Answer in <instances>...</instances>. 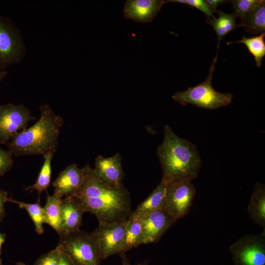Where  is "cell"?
Listing matches in <instances>:
<instances>
[{
	"label": "cell",
	"instance_id": "1",
	"mask_svg": "<svg viewBox=\"0 0 265 265\" xmlns=\"http://www.w3.org/2000/svg\"><path fill=\"white\" fill-rule=\"evenodd\" d=\"M163 136L157 151L162 170L160 183L168 186L197 178L202 160L195 145L179 137L167 125L164 127Z\"/></svg>",
	"mask_w": 265,
	"mask_h": 265
},
{
	"label": "cell",
	"instance_id": "2",
	"mask_svg": "<svg viewBox=\"0 0 265 265\" xmlns=\"http://www.w3.org/2000/svg\"><path fill=\"white\" fill-rule=\"evenodd\" d=\"M38 120L31 127L15 133L6 144L8 150L15 156L54 153L64 119L50 106L39 107Z\"/></svg>",
	"mask_w": 265,
	"mask_h": 265
},
{
	"label": "cell",
	"instance_id": "3",
	"mask_svg": "<svg viewBox=\"0 0 265 265\" xmlns=\"http://www.w3.org/2000/svg\"><path fill=\"white\" fill-rule=\"evenodd\" d=\"M73 197L84 212L96 216L99 224L126 220L132 212L129 192L123 185L97 197Z\"/></svg>",
	"mask_w": 265,
	"mask_h": 265
},
{
	"label": "cell",
	"instance_id": "4",
	"mask_svg": "<svg viewBox=\"0 0 265 265\" xmlns=\"http://www.w3.org/2000/svg\"><path fill=\"white\" fill-rule=\"evenodd\" d=\"M216 55L210 68L207 79L193 87H189L183 92H177L172 99L180 104H188L207 109H215L230 105L234 96L229 93H220L215 90L212 85L213 73L217 59Z\"/></svg>",
	"mask_w": 265,
	"mask_h": 265
},
{
	"label": "cell",
	"instance_id": "5",
	"mask_svg": "<svg viewBox=\"0 0 265 265\" xmlns=\"http://www.w3.org/2000/svg\"><path fill=\"white\" fill-rule=\"evenodd\" d=\"M59 237L57 246L73 265H100V248L92 232L80 230Z\"/></svg>",
	"mask_w": 265,
	"mask_h": 265
},
{
	"label": "cell",
	"instance_id": "6",
	"mask_svg": "<svg viewBox=\"0 0 265 265\" xmlns=\"http://www.w3.org/2000/svg\"><path fill=\"white\" fill-rule=\"evenodd\" d=\"M235 265H265V229L241 237L229 248Z\"/></svg>",
	"mask_w": 265,
	"mask_h": 265
},
{
	"label": "cell",
	"instance_id": "7",
	"mask_svg": "<svg viewBox=\"0 0 265 265\" xmlns=\"http://www.w3.org/2000/svg\"><path fill=\"white\" fill-rule=\"evenodd\" d=\"M25 53L20 32L9 18L0 15V68L18 63Z\"/></svg>",
	"mask_w": 265,
	"mask_h": 265
},
{
	"label": "cell",
	"instance_id": "8",
	"mask_svg": "<svg viewBox=\"0 0 265 265\" xmlns=\"http://www.w3.org/2000/svg\"><path fill=\"white\" fill-rule=\"evenodd\" d=\"M191 181L184 180L167 186L164 211L176 220L187 215L196 194Z\"/></svg>",
	"mask_w": 265,
	"mask_h": 265
},
{
	"label": "cell",
	"instance_id": "9",
	"mask_svg": "<svg viewBox=\"0 0 265 265\" xmlns=\"http://www.w3.org/2000/svg\"><path fill=\"white\" fill-rule=\"evenodd\" d=\"M35 119L22 104L0 105V144H7L15 133L26 129L28 123Z\"/></svg>",
	"mask_w": 265,
	"mask_h": 265
},
{
	"label": "cell",
	"instance_id": "10",
	"mask_svg": "<svg viewBox=\"0 0 265 265\" xmlns=\"http://www.w3.org/2000/svg\"><path fill=\"white\" fill-rule=\"evenodd\" d=\"M127 219L99 224L92 232L98 242L102 259L123 253Z\"/></svg>",
	"mask_w": 265,
	"mask_h": 265
},
{
	"label": "cell",
	"instance_id": "11",
	"mask_svg": "<svg viewBox=\"0 0 265 265\" xmlns=\"http://www.w3.org/2000/svg\"><path fill=\"white\" fill-rule=\"evenodd\" d=\"M140 217L142 225L141 244L159 241L177 220L164 210L156 211Z\"/></svg>",
	"mask_w": 265,
	"mask_h": 265
},
{
	"label": "cell",
	"instance_id": "12",
	"mask_svg": "<svg viewBox=\"0 0 265 265\" xmlns=\"http://www.w3.org/2000/svg\"><path fill=\"white\" fill-rule=\"evenodd\" d=\"M93 169L97 177L109 187L117 188L123 185L124 173L119 153L108 158L98 156L95 159Z\"/></svg>",
	"mask_w": 265,
	"mask_h": 265
},
{
	"label": "cell",
	"instance_id": "13",
	"mask_svg": "<svg viewBox=\"0 0 265 265\" xmlns=\"http://www.w3.org/2000/svg\"><path fill=\"white\" fill-rule=\"evenodd\" d=\"M165 3L163 0H127L123 13L126 19L147 23L153 20Z\"/></svg>",
	"mask_w": 265,
	"mask_h": 265
},
{
	"label": "cell",
	"instance_id": "14",
	"mask_svg": "<svg viewBox=\"0 0 265 265\" xmlns=\"http://www.w3.org/2000/svg\"><path fill=\"white\" fill-rule=\"evenodd\" d=\"M83 172L76 164L67 166L53 182L54 193L62 198L72 196L82 183Z\"/></svg>",
	"mask_w": 265,
	"mask_h": 265
},
{
	"label": "cell",
	"instance_id": "15",
	"mask_svg": "<svg viewBox=\"0 0 265 265\" xmlns=\"http://www.w3.org/2000/svg\"><path fill=\"white\" fill-rule=\"evenodd\" d=\"M84 212L80 205L73 197L62 199L59 235L80 230Z\"/></svg>",
	"mask_w": 265,
	"mask_h": 265
},
{
	"label": "cell",
	"instance_id": "16",
	"mask_svg": "<svg viewBox=\"0 0 265 265\" xmlns=\"http://www.w3.org/2000/svg\"><path fill=\"white\" fill-rule=\"evenodd\" d=\"M247 211L254 223L265 229V185L257 183L247 207Z\"/></svg>",
	"mask_w": 265,
	"mask_h": 265
},
{
	"label": "cell",
	"instance_id": "17",
	"mask_svg": "<svg viewBox=\"0 0 265 265\" xmlns=\"http://www.w3.org/2000/svg\"><path fill=\"white\" fill-rule=\"evenodd\" d=\"M166 187L167 185L160 182L149 196L132 212V214L140 217L156 211L164 210Z\"/></svg>",
	"mask_w": 265,
	"mask_h": 265
},
{
	"label": "cell",
	"instance_id": "18",
	"mask_svg": "<svg viewBox=\"0 0 265 265\" xmlns=\"http://www.w3.org/2000/svg\"><path fill=\"white\" fill-rule=\"evenodd\" d=\"M238 25L252 34L265 33V1L259 0L255 6L241 19Z\"/></svg>",
	"mask_w": 265,
	"mask_h": 265
},
{
	"label": "cell",
	"instance_id": "19",
	"mask_svg": "<svg viewBox=\"0 0 265 265\" xmlns=\"http://www.w3.org/2000/svg\"><path fill=\"white\" fill-rule=\"evenodd\" d=\"M142 234L141 219L132 213L127 220L123 253L141 244Z\"/></svg>",
	"mask_w": 265,
	"mask_h": 265
},
{
	"label": "cell",
	"instance_id": "20",
	"mask_svg": "<svg viewBox=\"0 0 265 265\" xmlns=\"http://www.w3.org/2000/svg\"><path fill=\"white\" fill-rule=\"evenodd\" d=\"M216 12L218 14V18L212 19L207 16L206 21L212 26L217 35L218 50L221 39L229 32L239 27V25L236 23V18L233 13L227 14L217 10Z\"/></svg>",
	"mask_w": 265,
	"mask_h": 265
},
{
	"label": "cell",
	"instance_id": "21",
	"mask_svg": "<svg viewBox=\"0 0 265 265\" xmlns=\"http://www.w3.org/2000/svg\"><path fill=\"white\" fill-rule=\"evenodd\" d=\"M62 199L55 194L46 198L43 207L46 224L52 227L59 235L60 233L61 203Z\"/></svg>",
	"mask_w": 265,
	"mask_h": 265
},
{
	"label": "cell",
	"instance_id": "22",
	"mask_svg": "<svg viewBox=\"0 0 265 265\" xmlns=\"http://www.w3.org/2000/svg\"><path fill=\"white\" fill-rule=\"evenodd\" d=\"M265 33L260 35L247 38L243 36L242 38L234 42L226 43L227 45L234 43H242L247 47L249 53L254 56L256 66L260 67L262 63V59L265 55V42L264 37Z\"/></svg>",
	"mask_w": 265,
	"mask_h": 265
},
{
	"label": "cell",
	"instance_id": "23",
	"mask_svg": "<svg viewBox=\"0 0 265 265\" xmlns=\"http://www.w3.org/2000/svg\"><path fill=\"white\" fill-rule=\"evenodd\" d=\"M53 153L50 152L43 156L44 162L41 168L36 182L32 186L27 187L25 190H36L39 193V198L43 191H47L50 186L52 173V160Z\"/></svg>",
	"mask_w": 265,
	"mask_h": 265
},
{
	"label": "cell",
	"instance_id": "24",
	"mask_svg": "<svg viewBox=\"0 0 265 265\" xmlns=\"http://www.w3.org/2000/svg\"><path fill=\"white\" fill-rule=\"evenodd\" d=\"M7 202H11L17 204L20 208L25 209L31 217L35 226L36 233L39 235L43 233L44 229L43 224L45 223V216L40 204L39 198L38 201L33 204L26 203L8 198Z\"/></svg>",
	"mask_w": 265,
	"mask_h": 265
},
{
	"label": "cell",
	"instance_id": "25",
	"mask_svg": "<svg viewBox=\"0 0 265 265\" xmlns=\"http://www.w3.org/2000/svg\"><path fill=\"white\" fill-rule=\"evenodd\" d=\"M259 0H235L230 2L234 10L236 18L240 19L259 2Z\"/></svg>",
	"mask_w": 265,
	"mask_h": 265
},
{
	"label": "cell",
	"instance_id": "26",
	"mask_svg": "<svg viewBox=\"0 0 265 265\" xmlns=\"http://www.w3.org/2000/svg\"><path fill=\"white\" fill-rule=\"evenodd\" d=\"M60 249L57 245L53 250L40 256L33 265H58Z\"/></svg>",
	"mask_w": 265,
	"mask_h": 265
},
{
	"label": "cell",
	"instance_id": "27",
	"mask_svg": "<svg viewBox=\"0 0 265 265\" xmlns=\"http://www.w3.org/2000/svg\"><path fill=\"white\" fill-rule=\"evenodd\" d=\"M13 155L0 147V177L4 175L14 164Z\"/></svg>",
	"mask_w": 265,
	"mask_h": 265
},
{
	"label": "cell",
	"instance_id": "28",
	"mask_svg": "<svg viewBox=\"0 0 265 265\" xmlns=\"http://www.w3.org/2000/svg\"><path fill=\"white\" fill-rule=\"evenodd\" d=\"M165 2H177L188 5L201 10L207 16L212 17L213 19L214 18L212 13L205 1L203 0H165Z\"/></svg>",
	"mask_w": 265,
	"mask_h": 265
},
{
	"label": "cell",
	"instance_id": "29",
	"mask_svg": "<svg viewBox=\"0 0 265 265\" xmlns=\"http://www.w3.org/2000/svg\"><path fill=\"white\" fill-rule=\"evenodd\" d=\"M7 195L6 191L0 189V222L2 221L5 215L4 203L7 202Z\"/></svg>",
	"mask_w": 265,
	"mask_h": 265
},
{
	"label": "cell",
	"instance_id": "30",
	"mask_svg": "<svg viewBox=\"0 0 265 265\" xmlns=\"http://www.w3.org/2000/svg\"><path fill=\"white\" fill-rule=\"evenodd\" d=\"M204 1L212 13L216 12L217 7L218 6L229 1L225 0H206Z\"/></svg>",
	"mask_w": 265,
	"mask_h": 265
},
{
	"label": "cell",
	"instance_id": "31",
	"mask_svg": "<svg viewBox=\"0 0 265 265\" xmlns=\"http://www.w3.org/2000/svg\"><path fill=\"white\" fill-rule=\"evenodd\" d=\"M58 265H73L68 257L61 249Z\"/></svg>",
	"mask_w": 265,
	"mask_h": 265
},
{
	"label": "cell",
	"instance_id": "32",
	"mask_svg": "<svg viewBox=\"0 0 265 265\" xmlns=\"http://www.w3.org/2000/svg\"><path fill=\"white\" fill-rule=\"evenodd\" d=\"M6 239V234L2 233L0 232V265H4L2 263L1 258L0 257L1 255V248L2 244L4 243Z\"/></svg>",
	"mask_w": 265,
	"mask_h": 265
},
{
	"label": "cell",
	"instance_id": "33",
	"mask_svg": "<svg viewBox=\"0 0 265 265\" xmlns=\"http://www.w3.org/2000/svg\"><path fill=\"white\" fill-rule=\"evenodd\" d=\"M120 255H121V259H122V265H132L129 262L128 260H127L125 256L124 255V253H122ZM137 265H147V264L146 263L139 264Z\"/></svg>",
	"mask_w": 265,
	"mask_h": 265
},
{
	"label": "cell",
	"instance_id": "34",
	"mask_svg": "<svg viewBox=\"0 0 265 265\" xmlns=\"http://www.w3.org/2000/svg\"><path fill=\"white\" fill-rule=\"evenodd\" d=\"M8 72L4 70H0V82L6 77Z\"/></svg>",
	"mask_w": 265,
	"mask_h": 265
},
{
	"label": "cell",
	"instance_id": "35",
	"mask_svg": "<svg viewBox=\"0 0 265 265\" xmlns=\"http://www.w3.org/2000/svg\"><path fill=\"white\" fill-rule=\"evenodd\" d=\"M17 265H26L25 263L23 262H18L16 263Z\"/></svg>",
	"mask_w": 265,
	"mask_h": 265
}]
</instances>
